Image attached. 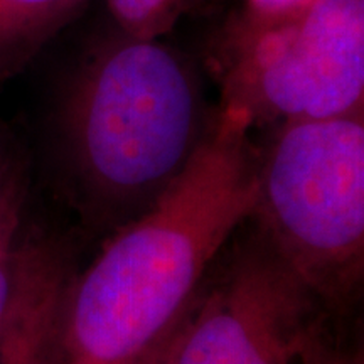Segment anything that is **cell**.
<instances>
[{"mask_svg": "<svg viewBox=\"0 0 364 364\" xmlns=\"http://www.w3.org/2000/svg\"><path fill=\"white\" fill-rule=\"evenodd\" d=\"M252 127L247 112L220 105L169 188L76 273L65 364H124L179 322L211 263L253 216L258 150Z\"/></svg>", "mask_w": 364, "mask_h": 364, "instance_id": "cell-1", "label": "cell"}, {"mask_svg": "<svg viewBox=\"0 0 364 364\" xmlns=\"http://www.w3.org/2000/svg\"><path fill=\"white\" fill-rule=\"evenodd\" d=\"M211 117L198 73L171 46L122 31L91 46L56 115L66 188L85 220L122 228L142 215L184 169Z\"/></svg>", "mask_w": 364, "mask_h": 364, "instance_id": "cell-2", "label": "cell"}, {"mask_svg": "<svg viewBox=\"0 0 364 364\" xmlns=\"http://www.w3.org/2000/svg\"><path fill=\"white\" fill-rule=\"evenodd\" d=\"M252 220L327 311L354 304L364 273V110L280 122L258 152Z\"/></svg>", "mask_w": 364, "mask_h": 364, "instance_id": "cell-3", "label": "cell"}, {"mask_svg": "<svg viewBox=\"0 0 364 364\" xmlns=\"http://www.w3.org/2000/svg\"><path fill=\"white\" fill-rule=\"evenodd\" d=\"M211 66L223 107L253 125L364 110V0H312L270 19L241 12Z\"/></svg>", "mask_w": 364, "mask_h": 364, "instance_id": "cell-4", "label": "cell"}, {"mask_svg": "<svg viewBox=\"0 0 364 364\" xmlns=\"http://www.w3.org/2000/svg\"><path fill=\"white\" fill-rule=\"evenodd\" d=\"M226 260L177 322L167 364H299L329 331L324 302L255 221Z\"/></svg>", "mask_w": 364, "mask_h": 364, "instance_id": "cell-5", "label": "cell"}, {"mask_svg": "<svg viewBox=\"0 0 364 364\" xmlns=\"http://www.w3.org/2000/svg\"><path fill=\"white\" fill-rule=\"evenodd\" d=\"M75 268L70 248L29 235L14 258V282L0 331V364H65L66 309Z\"/></svg>", "mask_w": 364, "mask_h": 364, "instance_id": "cell-6", "label": "cell"}, {"mask_svg": "<svg viewBox=\"0 0 364 364\" xmlns=\"http://www.w3.org/2000/svg\"><path fill=\"white\" fill-rule=\"evenodd\" d=\"M88 0H0V81L21 73Z\"/></svg>", "mask_w": 364, "mask_h": 364, "instance_id": "cell-7", "label": "cell"}, {"mask_svg": "<svg viewBox=\"0 0 364 364\" xmlns=\"http://www.w3.org/2000/svg\"><path fill=\"white\" fill-rule=\"evenodd\" d=\"M26 191L24 166L0 135V257L12 253L21 241Z\"/></svg>", "mask_w": 364, "mask_h": 364, "instance_id": "cell-8", "label": "cell"}, {"mask_svg": "<svg viewBox=\"0 0 364 364\" xmlns=\"http://www.w3.org/2000/svg\"><path fill=\"white\" fill-rule=\"evenodd\" d=\"M191 0H107L118 31L132 38L159 39L169 33Z\"/></svg>", "mask_w": 364, "mask_h": 364, "instance_id": "cell-9", "label": "cell"}, {"mask_svg": "<svg viewBox=\"0 0 364 364\" xmlns=\"http://www.w3.org/2000/svg\"><path fill=\"white\" fill-rule=\"evenodd\" d=\"M299 364H364V359L361 351H348L336 344L327 331L307 349Z\"/></svg>", "mask_w": 364, "mask_h": 364, "instance_id": "cell-10", "label": "cell"}, {"mask_svg": "<svg viewBox=\"0 0 364 364\" xmlns=\"http://www.w3.org/2000/svg\"><path fill=\"white\" fill-rule=\"evenodd\" d=\"M311 2L312 0H247L243 12L255 17L270 19V17H280L299 11Z\"/></svg>", "mask_w": 364, "mask_h": 364, "instance_id": "cell-11", "label": "cell"}, {"mask_svg": "<svg viewBox=\"0 0 364 364\" xmlns=\"http://www.w3.org/2000/svg\"><path fill=\"white\" fill-rule=\"evenodd\" d=\"M14 258H16V250L6 255V257H0V331H2L4 317H6L9 300H11L12 294Z\"/></svg>", "mask_w": 364, "mask_h": 364, "instance_id": "cell-12", "label": "cell"}, {"mask_svg": "<svg viewBox=\"0 0 364 364\" xmlns=\"http://www.w3.org/2000/svg\"><path fill=\"white\" fill-rule=\"evenodd\" d=\"M176 326L172 327L169 334L164 336L157 344H154L152 348H149L147 351L140 354V356L130 359V361H127L124 364H167V358H169V351H171V341H172V334H174Z\"/></svg>", "mask_w": 364, "mask_h": 364, "instance_id": "cell-13", "label": "cell"}]
</instances>
